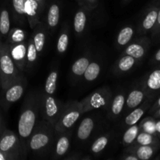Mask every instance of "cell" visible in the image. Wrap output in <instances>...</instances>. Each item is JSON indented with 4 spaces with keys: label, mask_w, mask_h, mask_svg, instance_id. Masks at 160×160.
Wrapping results in <instances>:
<instances>
[{
    "label": "cell",
    "mask_w": 160,
    "mask_h": 160,
    "mask_svg": "<svg viewBox=\"0 0 160 160\" xmlns=\"http://www.w3.org/2000/svg\"><path fill=\"white\" fill-rule=\"evenodd\" d=\"M57 134H59V138L56 141V147H55L56 148L54 152L55 159H59L67 154L70 148V133L68 132V131L57 133Z\"/></svg>",
    "instance_id": "obj_11"
},
{
    "label": "cell",
    "mask_w": 160,
    "mask_h": 160,
    "mask_svg": "<svg viewBox=\"0 0 160 160\" xmlns=\"http://www.w3.org/2000/svg\"><path fill=\"white\" fill-rule=\"evenodd\" d=\"M97 3H98V0H83L81 7L86 9H94L95 7H96Z\"/></svg>",
    "instance_id": "obj_37"
},
{
    "label": "cell",
    "mask_w": 160,
    "mask_h": 160,
    "mask_svg": "<svg viewBox=\"0 0 160 160\" xmlns=\"http://www.w3.org/2000/svg\"><path fill=\"white\" fill-rule=\"evenodd\" d=\"M155 59H156V62H160V48L157 51V52L156 53V56H155Z\"/></svg>",
    "instance_id": "obj_44"
},
{
    "label": "cell",
    "mask_w": 160,
    "mask_h": 160,
    "mask_svg": "<svg viewBox=\"0 0 160 160\" xmlns=\"http://www.w3.org/2000/svg\"><path fill=\"white\" fill-rule=\"evenodd\" d=\"M89 63H90V59L88 56H83L78 59L72 65V74L74 75L75 77L83 76Z\"/></svg>",
    "instance_id": "obj_25"
},
{
    "label": "cell",
    "mask_w": 160,
    "mask_h": 160,
    "mask_svg": "<svg viewBox=\"0 0 160 160\" xmlns=\"http://www.w3.org/2000/svg\"><path fill=\"white\" fill-rule=\"evenodd\" d=\"M10 31V17L9 11L3 8L0 11V36L2 38L7 37Z\"/></svg>",
    "instance_id": "obj_23"
},
{
    "label": "cell",
    "mask_w": 160,
    "mask_h": 160,
    "mask_svg": "<svg viewBox=\"0 0 160 160\" xmlns=\"http://www.w3.org/2000/svg\"><path fill=\"white\" fill-rule=\"evenodd\" d=\"M126 95L125 92H120L115 95L112 99L109 109V115L112 118L118 117L123 111L126 102Z\"/></svg>",
    "instance_id": "obj_16"
},
{
    "label": "cell",
    "mask_w": 160,
    "mask_h": 160,
    "mask_svg": "<svg viewBox=\"0 0 160 160\" xmlns=\"http://www.w3.org/2000/svg\"><path fill=\"white\" fill-rule=\"evenodd\" d=\"M58 79L57 70H53L50 72L48 76L47 77L46 81L45 84V93L48 95H53L56 90V84Z\"/></svg>",
    "instance_id": "obj_31"
},
{
    "label": "cell",
    "mask_w": 160,
    "mask_h": 160,
    "mask_svg": "<svg viewBox=\"0 0 160 160\" xmlns=\"http://www.w3.org/2000/svg\"><path fill=\"white\" fill-rule=\"evenodd\" d=\"M86 9L81 7L76 12L73 20V28L77 34L80 35L85 29L86 23H87V13Z\"/></svg>",
    "instance_id": "obj_21"
},
{
    "label": "cell",
    "mask_w": 160,
    "mask_h": 160,
    "mask_svg": "<svg viewBox=\"0 0 160 160\" xmlns=\"http://www.w3.org/2000/svg\"><path fill=\"white\" fill-rule=\"evenodd\" d=\"M140 127L137 124L131 125L128 127V130L125 131L123 136V144L124 145H130L133 144L139 133Z\"/></svg>",
    "instance_id": "obj_32"
},
{
    "label": "cell",
    "mask_w": 160,
    "mask_h": 160,
    "mask_svg": "<svg viewBox=\"0 0 160 160\" xmlns=\"http://www.w3.org/2000/svg\"><path fill=\"white\" fill-rule=\"evenodd\" d=\"M24 2L25 0H12L14 12L17 15L19 16L21 20H24V19L27 18L26 13H25Z\"/></svg>",
    "instance_id": "obj_35"
},
{
    "label": "cell",
    "mask_w": 160,
    "mask_h": 160,
    "mask_svg": "<svg viewBox=\"0 0 160 160\" xmlns=\"http://www.w3.org/2000/svg\"><path fill=\"white\" fill-rule=\"evenodd\" d=\"M36 2L38 5L39 9H40L41 12H43L44 7H45V0H34Z\"/></svg>",
    "instance_id": "obj_40"
},
{
    "label": "cell",
    "mask_w": 160,
    "mask_h": 160,
    "mask_svg": "<svg viewBox=\"0 0 160 160\" xmlns=\"http://www.w3.org/2000/svg\"><path fill=\"white\" fill-rule=\"evenodd\" d=\"M145 98V94L140 89H133L126 97L125 105L128 110H132L143 102Z\"/></svg>",
    "instance_id": "obj_15"
},
{
    "label": "cell",
    "mask_w": 160,
    "mask_h": 160,
    "mask_svg": "<svg viewBox=\"0 0 160 160\" xmlns=\"http://www.w3.org/2000/svg\"><path fill=\"white\" fill-rule=\"evenodd\" d=\"M0 151L6 155V160L23 159L27 156L18 135L7 129L0 135Z\"/></svg>",
    "instance_id": "obj_4"
},
{
    "label": "cell",
    "mask_w": 160,
    "mask_h": 160,
    "mask_svg": "<svg viewBox=\"0 0 160 160\" xmlns=\"http://www.w3.org/2000/svg\"><path fill=\"white\" fill-rule=\"evenodd\" d=\"M148 103H145V105H143L142 106H138L137 108L133 109L129 114L126 117L124 120V125L127 127H130L131 125L137 124L139 120H141L143 115L145 114L146 109L148 108Z\"/></svg>",
    "instance_id": "obj_18"
},
{
    "label": "cell",
    "mask_w": 160,
    "mask_h": 160,
    "mask_svg": "<svg viewBox=\"0 0 160 160\" xmlns=\"http://www.w3.org/2000/svg\"><path fill=\"white\" fill-rule=\"evenodd\" d=\"M24 76L12 60L9 44H0V90L5 89Z\"/></svg>",
    "instance_id": "obj_3"
},
{
    "label": "cell",
    "mask_w": 160,
    "mask_h": 160,
    "mask_svg": "<svg viewBox=\"0 0 160 160\" xmlns=\"http://www.w3.org/2000/svg\"><path fill=\"white\" fill-rule=\"evenodd\" d=\"M155 135L156 134H150V133L145 132V131H141L138 134L134 142L136 145H157L158 138Z\"/></svg>",
    "instance_id": "obj_28"
},
{
    "label": "cell",
    "mask_w": 160,
    "mask_h": 160,
    "mask_svg": "<svg viewBox=\"0 0 160 160\" xmlns=\"http://www.w3.org/2000/svg\"><path fill=\"white\" fill-rule=\"evenodd\" d=\"M154 117H156V118H160V107L156 110V112H155L154 114Z\"/></svg>",
    "instance_id": "obj_45"
},
{
    "label": "cell",
    "mask_w": 160,
    "mask_h": 160,
    "mask_svg": "<svg viewBox=\"0 0 160 160\" xmlns=\"http://www.w3.org/2000/svg\"><path fill=\"white\" fill-rule=\"evenodd\" d=\"M82 114L80 102L71 101L64 104L62 112L54 127L56 132L61 133L68 131L75 124Z\"/></svg>",
    "instance_id": "obj_5"
},
{
    "label": "cell",
    "mask_w": 160,
    "mask_h": 160,
    "mask_svg": "<svg viewBox=\"0 0 160 160\" xmlns=\"http://www.w3.org/2000/svg\"><path fill=\"white\" fill-rule=\"evenodd\" d=\"M155 29H154V33H159L160 31V9L158 11V16H157V20H156V25H155Z\"/></svg>",
    "instance_id": "obj_39"
},
{
    "label": "cell",
    "mask_w": 160,
    "mask_h": 160,
    "mask_svg": "<svg viewBox=\"0 0 160 160\" xmlns=\"http://www.w3.org/2000/svg\"><path fill=\"white\" fill-rule=\"evenodd\" d=\"M60 9L57 3H52L47 12V26L52 31L56 28L59 22Z\"/></svg>",
    "instance_id": "obj_17"
},
{
    "label": "cell",
    "mask_w": 160,
    "mask_h": 160,
    "mask_svg": "<svg viewBox=\"0 0 160 160\" xmlns=\"http://www.w3.org/2000/svg\"><path fill=\"white\" fill-rule=\"evenodd\" d=\"M136 59L128 55H124L117 61L115 66V73H123L130 71L133 68Z\"/></svg>",
    "instance_id": "obj_19"
},
{
    "label": "cell",
    "mask_w": 160,
    "mask_h": 160,
    "mask_svg": "<svg viewBox=\"0 0 160 160\" xmlns=\"http://www.w3.org/2000/svg\"><path fill=\"white\" fill-rule=\"evenodd\" d=\"M25 13L26 17L29 22L31 29H34V27L41 21L40 14L42 13L39 9L38 5L34 0H25L24 2Z\"/></svg>",
    "instance_id": "obj_10"
},
{
    "label": "cell",
    "mask_w": 160,
    "mask_h": 160,
    "mask_svg": "<svg viewBox=\"0 0 160 160\" xmlns=\"http://www.w3.org/2000/svg\"><path fill=\"white\" fill-rule=\"evenodd\" d=\"M5 129H6V128H5L4 123H3L1 113H0V135H1V134L2 133V131H4Z\"/></svg>",
    "instance_id": "obj_42"
},
{
    "label": "cell",
    "mask_w": 160,
    "mask_h": 160,
    "mask_svg": "<svg viewBox=\"0 0 160 160\" xmlns=\"http://www.w3.org/2000/svg\"><path fill=\"white\" fill-rule=\"evenodd\" d=\"M112 102V93L108 88H101L81 100L80 105L82 113L95 109H107Z\"/></svg>",
    "instance_id": "obj_6"
},
{
    "label": "cell",
    "mask_w": 160,
    "mask_h": 160,
    "mask_svg": "<svg viewBox=\"0 0 160 160\" xmlns=\"http://www.w3.org/2000/svg\"><path fill=\"white\" fill-rule=\"evenodd\" d=\"M101 72V66L97 62H92L89 63L84 73V79L87 81H93L97 79Z\"/></svg>",
    "instance_id": "obj_30"
},
{
    "label": "cell",
    "mask_w": 160,
    "mask_h": 160,
    "mask_svg": "<svg viewBox=\"0 0 160 160\" xmlns=\"http://www.w3.org/2000/svg\"><path fill=\"white\" fill-rule=\"evenodd\" d=\"M56 131L46 120L37 122L28 142V152L35 155H43L51 147Z\"/></svg>",
    "instance_id": "obj_2"
},
{
    "label": "cell",
    "mask_w": 160,
    "mask_h": 160,
    "mask_svg": "<svg viewBox=\"0 0 160 160\" xmlns=\"http://www.w3.org/2000/svg\"><path fill=\"white\" fill-rule=\"evenodd\" d=\"M123 159L124 160H139L138 158L136 156L134 152L129 149L128 153H125V156H123Z\"/></svg>",
    "instance_id": "obj_38"
},
{
    "label": "cell",
    "mask_w": 160,
    "mask_h": 160,
    "mask_svg": "<svg viewBox=\"0 0 160 160\" xmlns=\"http://www.w3.org/2000/svg\"><path fill=\"white\" fill-rule=\"evenodd\" d=\"M95 128V120L92 117H85L79 125L77 137L79 141L84 142L88 140Z\"/></svg>",
    "instance_id": "obj_13"
},
{
    "label": "cell",
    "mask_w": 160,
    "mask_h": 160,
    "mask_svg": "<svg viewBox=\"0 0 160 160\" xmlns=\"http://www.w3.org/2000/svg\"><path fill=\"white\" fill-rule=\"evenodd\" d=\"M27 37V32L20 28H12L10 29L7 37H6V43L17 44L24 42Z\"/></svg>",
    "instance_id": "obj_26"
},
{
    "label": "cell",
    "mask_w": 160,
    "mask_h": 160,
    "mask_svg": "<svg viewBox=\"0 0 160 160\" xmlns=\"http://www.w3.org/2000/svg\"><path fill=\"white\" fill-rule=\"evenodd\" d=\"M134 28L131 26L125 27L122 28L117 35V42L119 46L123 47L128 45L131 42L133 35H134Z\"/></svg>",
    "instance_id": "obj_27"
},
{
    "label": "cell",
    "mask_w": 160,
    "mask_h": 160,
    "mask_svg": "<svg viewBox=\"0 0 160 160\" xmlns=\"http://www.w3.org/2000/svg\"><path fill=\"white\" fill-rule=\"evenodd\" d=\"M9 46L12 60L19 70L23 73V71L26 70L27 43L24 41L20 43L11 44V45L9 44Z\"/></svg>",
    "instance_id": "obj_9"
},
{
    "label": "cell",
    "mask_w": 160,
    "mask_h": 160,
    "mask_svg": "<svg viewBox=\"0 0 160 160\" xmlns=\"http://www.w3.org/2000/svg\"><path fill=\"white\" fill-rule=\"evenodd\" d=\"M155 123H156V122H154L152 120H144L143 122H142V129H143V131L150 133V134H156Z\"/></svg>",
    "instance_id": "obj_36"
},
{
    "label": "cell",
    "mask_w": 160,
    "mask_h": 160,
    "mask_svg": "<svg viewBox=\"0 0 160 160\" xmlns=\"http://www.w3.org/2000/svg\"><path fill=\"white\" fill-rule=\"evenodd\" d=\"M125 54L132 56L136 59H140L146 52V47L142 42H134L127 46L124 51Z\"/></svg>",
    "instance_id": "obj_22"
},
{
    "label": "cell",
    "mask_w": 160,
    "mask_h": 160,
    "mask_svg": "<svg viewBox=\"0 0 160 160\" xmlns=\"http://www.w3.org/2000/svg\"><path fill=\"white\" fill-rule=\"evenodd\" d=\"M108 143H109V136L103 135L98 137L92 144L91 147V152L94 154H98L106 148Z\"/></svg>",
    "instance_id": "obj_34"
},
{
    "label": "cell",
    "mask_w": 160,
    "mask_h": 160,
    "mask_svg": "<svg viewBox=\"0 0 160 160\" xmlns=\"http://www.w3.org/2000/svg\"><path fill=\"white\" fill-rule=\"evenodd\" d=\"M38 53L37 49L34 45V41H33L32 36L29 38L27 43V62H26V70H29L34 66L35 62L38 59Z\"/></svg>",
    "instance_id": "obj_20"
},
{
    "label": "cell",
    "mask_w": 160,
    "mask_h": 160,
    "mask_svg": "<svg viewBox=\"0 0 160 160\" xmlns=\"http://www.w3.org/2000/svg\"><path fill=\"white\" fill-rule=\"evenodd\" d=\"M32 38L34 45L38 54L42 53L44 50L46 38V27L42 22L38 23L33 29Z\"/></svg>",
    "instance_id": "obj_12"
},
{
    "label": "cell",
    "mask_w": 160,
    "mask_h": 160,
    "mask_svg": "<svg viewBox=\"0 0 160 160\" xmlns=\"http://www.w3.org/2000/svg\"><path fill=\"white\" fill-rule=\"evenodd\" d=\"M82 1L83 0H78V2H79V4L81 5H81H82Z\"/></svg>",
    "instance_id": "obj_46"
},
{
    "label": "cell",
    "mask_w": 160,
    "mask_h": 160,
    "mask_svg": "<svg viewBox=\"0 0 160 160\" xmlns=\"http://www.w3.org/2000/svg\"><path fill=\"white\" fill-rule=\"evenodd\" d=\"M27 87L25 77L12 83L5 89L0 90V104L2 107L7 110L9 106L22 98Z\"/></svg>",
    "instance_id": "obj_8"
},
{
    "label": "cell",
    "mask_w": 160,
    "mask_h": 160,
    "mask_svg": "<svg viewBox=\"0 0 160 160\" xmlns=\"http://www.w3.org/2000/svg\"><path fill=\"white\" fill-rule=\"evenodd\" d=\"M159 107H160V98L157 100V101H156V102L155 103L154 106H153V107H152V110L156 111V109H159Z\"/></svg>",
    "instance_id": "obj_43"
},
{
    "label": "cell",
    "mask_w": 160,
    "mask_h": 160,
    "mask_svg": "<svg viewBox=\"0 0 160 160\" xmlns=\"http://www.w3.org/2000/svg\"><path fill=\"white\" fill-rule=\"evenodd\" d=\"M0 44H1V40H0ZM0 88H1V84H0Z\"/></svg>",
    "instance_id": "obj_48"
},
{
    "label": "cell",
    "mask_w": 160,
    "mask_h": 160,
    "mask_svg": "<svg viewBox=\"0 0 160 160\" xmlns=\"http://www.w3.org/2000/svg\"><path fill=\"white\" fill-rule=\"evenodd\" d=\"M130 150L134 152L138 159L148 160L152 157L157 150V145H139L134 144V146L131 147Z\"/></svg>",
    "instance_id": "obj_14"
},
{
    "label": "cell",
    "mask_w": 160,
    "mask_h": 160,
    "mask_svg": "<svg viewBox=\"0 0 160 160\" xmlns=\"http://www.w3.org/2000/svg\"><path fill=\"white\" fill-rule=\"evenodd\" d=\"M64 104L53 95L46 93H42L40 95V111L39 116L42 120L55 127L59 115H60Z\"/></svg>",
    "instance_id": "obj_7"
},
{
    "label": "cell",
    "mask_w": 160,
    "mask_h": 160,
    "mask_svg": "<svg viewBox=\"0 0 160 160\" xmlns=\"http://www.w3.org/2000/svg\"><path fill=\"white\" fill-rule=\"evenodd\" d=\"M155 129H156V134H159L160 137V120H158L157 122H156V123H155Z\"/></svg>",
    "instance_id": "obj_41"
},
{
    "label": "cell",
    "mask_w": 160,
    "mask_h": 160,
    "mask_svg": "<svg viewBox=\"0 0 160 160\" xmlns=\"http://www.w3.org/2000/svg\"><path fill=\"white\" fill-rule=\"evenodd\" d=\"M123 1H124V2H127L130 1V0H123Z\"/></svg>",
    "instance_id": "obj_47"
},
{
    "label": "cell",
    "mask_w": 160,
    "mask_h": 160,
    "mask_svg": "<svg viewBox=\"0 0 160 160\" xmlns=\"http://www.w3.org/2000/svg\"><path fill=\"white\" fill-rule=\"evenodd\" d=\"M146 88L150 92H156L160 89V69L155 70L148 75Z\"/></svg>",
    "instance_id": "obj_29"
},
{
    "label": "cell",
    "mask_w": 160,
    "mask_h": 160,
    "mask_svg": "<svg viewBox=\"0 0 160 160\" xmlns=\"http://www.w3.org/2000/svg\"><path fill=\"white\" fill-rule=\"evenodd\" d=\"M69 45L68 28H64L59 34L57 42V51L59 54H63L67 51Z\"/></svg>",
    "instance_id": "obj_33"
},
{
    "label": "cell",
    "mask_w": 160,
    "mask_h": 160,
    "mask_svg": "<svg viewBox=\"0 0 160 160\" xmlns=\"http://www.w3.org/2000/svg\"><path fill=\"white\" fill-rule=\"evenodd\" d=\"M158 11L157 8H153L146 14L142 23V31L146 32L154 28L157 20Z\"/></svg>",
    "instance_id": "obj_24"
},
{
    "label": "cell",
    "mask_w": 160,
    "mask_h": 160,
    "mask_svg": "<svg viewBox=\"0 0 160 160\" xmlns=\"http://www.w3.org/2000/svg\"><path fill=\"white\" fill-rule=\"evenodd\" d=\"M41 93L31 92L25 98L21 108L18 121V137L26 154H28V142L37 123L40 111Z\"/></svg>",
    "instance_id": "obj_1"
}]
</instances>
